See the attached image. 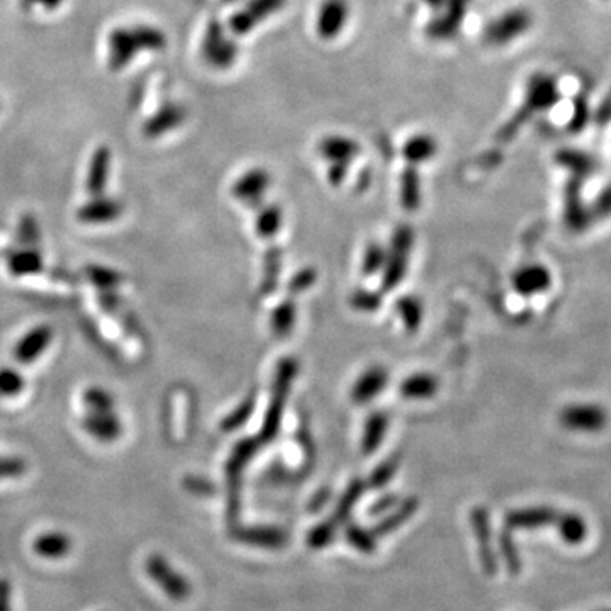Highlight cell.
Instances as JSON below:
<instances>
[{"label": "cell", "mask_w": 611, "mask_h": 611, "mask_svg": "<svg viewBox=\"0 0 611 611\" xmlns=\"http://www.w3.org/2000/svg\"><path fill=\"white\" fill-rule=\"evenodd\" d=\"M145 571L155 585L158 586L168 598L175 603H182L192 595V586L185 576L178 573L177 569L160 556L152 554L145 560Z\"/></svg>", "instance_id": "6da1fadb"}, {"label": "cell", "mask_w": 611, "mask_h": 611, "mask_svg": "<svg viewBox=\"0 0 611 611\" xmlns=\"http://www.w3.org/2000/svg\"><path fill=\"white\" fill-rule=\"evenodd\" d=\"M231 536L243 546L265 550H280L289 544V534L277 526H238L231 530Z\"/></svg>", "instance_id": "7a4b0ae2"}, {"label": "cell", "mask_w": 611, "mask_h": 611, "mask_svg": "<svg viewBox=\"0 0 611 611\" xmlns=\"http://www.w3.org/2000/svg\"><path fill=\"white\" fill-rule=\"evenodd\" d=\"M471 525L474 535L479 546V560L484 573L495 576L497 573V557L493 547V535H491V522L483 508L474 509L471 515Z\"/></svg>", "instance_id": "3957f363"}, {"label": "cell", "mask_w": 611, "mask_h": 611, "mask_svg": "<svg viewBox=\"0 0 611 611\" xmlns=\"http://www.w3.org/2000/svg\"><path fill=\"white\" fill-rule=\"evenodd\" d=\"M109 66L113 70L125 68L141 51L140 41L136 38L135 27H119L109 35Z\"/></svg>", "instance_id": "277c9868"}, {"label": "cell", "mask_w": 611, "mask_h": 611, "mask_svg": "<svg viewBox=\"0 0 611 611\" xmlns=\"http://www.w3.org/2000/svg\"><path fill=\"white\" fill-rule=\"evenodd\" d=\"M123 204L111 197H92L76 211V219L84 225H107L123 215Z\"/></svg>", "instance_id": "5b68a950"}, {"label": "cell", "mask_w": 611, "mask_h": 611, "mask_svg": "<svg viewBox=\"0 0 611 611\" xmlns=\"http://www.w3.org/2000/svg\"><path fill=\"white\" fill-rule=\"evenodd\" d=\"M53 340V330L48 325H39L36 328L27 331L25 336L15 345L14 356L21 364H31L45 354Z\"/></svg>", "instance_id": "8992f818"}, {"label": "cell", "mask_w": 611, "mask_h": 611, "mask_svg": "<svg viewBox=\"0 0 611 611\" xmlns=\"http://www.w3.org/2000/svg\"><path fill=\"white\" fill-rule=\"evenodd\" d=\"M82 428L89 433L92 438L102 444H111L115 442L121 433H123V425L119 418L113 413H87L82 418Z\"/></svg>", "instance_id": "52a82bcc"}, {"label": "cell", "mask_w": 611, "mask_h": 611, "mask_svg": "<svg viewBox=\"0 0 611 611\" xmlns=\"http://www.w3.org/2000/svg\"><path fill=\"white\" fill-rule=\"evenodd\" d=\"M111 160H113V153L107 146H99L95 152L92 153L87 182H85L90 197H101L105 191L109 172H111Z\"/></svg>", "instance_id": "ba28073f"}, {"label": "cell", "mask_w": 611, "mask_h": 611, "mask_svg": "<svg viewBox=\"0 0 611 611\" xmlns=\"http://www.w3.org/2000/svg\"><path fill=\"white\" fill-rule=\"evenodd\" d=\"M33 550L43 559H65L74 550V540L64 532H48L36 536L33 542Z\"/></svg>", "instance_id": "9c48e42d"}, {"label": "cell", "mask_w": 611, "mask_h": 611, "mask_svg": "<svg viewBox=\"0 0 611 611\" xmlns=\"http://www.w3.org/2000/svg\"><path fill=\"white\" fill-rule=\"evenodd\" d=\"M560 515L548 508H532L520 509V511H511L506 516V528L515 530V528H538L546 526L550 523L559 522Z\"/></svg>", "instance_id": "30bf717a"}, {"label": "cell", "mask_w": 611, "mask_h": 611, "mask_svg": "<svg viewBox=\"0 0 611 611\" xmlns=\"http://www.w3.org/2000/svg\"><path fill=\"white\" fill-rule=\"evenodd\" d=\"M7 270L13 277H27L43 270V255L36 248H23L7 255Z\"/></svg>", "instance_id": "8fae6325"}, {"label": "cell", "mask_w": 611, "mask_h": 611, "mask_svg": "<svg viewBox=\"0 0 611 611\" xmlns=\"http://www.w3.org/2000/svg\"><path fill=\"white\" fill-rule=\"evenodd\" d=\"M184 117V113L178 105H165L164 109H160L156 115H153L152 119H148L143 126V133L148 136V138H156L160 136L162 133H166L170 131L172 127L177 126L180 125Z\"/></svg>", "instance_id": "7c38bea8"}, {"label": "cell", "mask_w": 611, "mask_h": 611, "mask_svg": "<svg viewBox=\"0 0 611 611\" xmlns=\"http://www.w3.org/2000/svg\"><path fill=\"white\" fill-rule=\"evenodd\" d=\"M416 509H418V501L415 497L403 501L395 511H391L387 516H384L381 522L376 525L372 534L376 536H386V535L393 534L395 530H397L401 525H405L415 515Z\"/></svg>", "instance_id": "4fadbf2b"}, {"label": "cell", "mask_w": 611, "mask_h": 611, "mask_svg": "<svg viewBox=\"0 0 611 611\" xmlns=\"http://www.w3.org/2000/svg\"><path fill=\"white\" fill-rule=\"evenodd\" d=\"M559 534L567 546H579L587 536V526L577 515H560Z\"/></svg>", "instance_id": "5bb4252c"}, {"label": "cell", "mask_w": 611, "mask_h": 611, "mask_svg": "<svg viewBox=\"0 0 611 611\" xmlns=\"http://www.w3.org/2000/svg\"><path fill=\"white\" fill-rule=\"evenodd\" d=\"M84 406L87 413H113L115 411V397L105 389L92 386L84 391L82 396Z\"/></svg>", "instance_id": "9a60e30c"}, {"label": "cell", "mask_w": 611, "mask_h": 611, "mask_svg": "<svg viewBox=\"0 0 611 611\" xmlns=\"http://www.w3.org/2000/svg\"><path fill=\"white\" fill-rule=\"evenodd\" d=\"M345 538L352 547L356 548L362 554H374L376 548H377L376 535L369 530H366V528H362L360 525H356V523L346 526Z\"/></svg>", "instance_id": "2e32d148"}, {"label": "cell", "mask_w": 611, "mask_h": 611, "mask_svg": "<svg viewBox=\"0 0 611 611\" xmlns=\"http://www.w3.org/2000/svg\"><path fill=\"white\" fill-rule=\"evenodd\" d=\"M87 279L99 287L101 291H115V287L123 282V275L113 268L102 267V265H89L85 268Z\"/></svg>", "instance_id": "e0dca14e"}, {"label": "cell", "mask_w": 611, "mask_h": 611, "mask_svg": "<svg viewBox=\"0 0 611 611\" xmlns=\"http://www.w3.org/2000/svg\"><path fill=\"white\" fill-rule=\"evenodd\" d=\"M499 550L503 554V560H505L508 573L511 576H518L522 571V557H520L518 547L509 534L508 528L499 535Z\"/></svg>", "instance_id": "ac0fdd59"}, {"label": "cell", "mask_w": 611, "mask_h": 611, "mask_svg": "<svg viewBox=\"0 0 611 611\" xmlns=\"http://www.w3.org/2000/svg\"><path fill=\"white\" fill-rule=\"evenodd\" d=\"M335 535H336L335 523H318L316 526H313L309 530V534L306 536V544H307V547L313 548V550H321V548L328 547L333 544Z\"/></svg>", "instance_id": "d6986e66"}, {"label": "cell", "mask_w": 611, "mask_h": 611, "mask_svg": "<svg viewBox=\"0 0 611 611\" xmlns=\"http://www.w3.org/2000/svg\"><path fill=\"white\" fill-rule=\"evenodd\" d=\"M345 17V7L344 2H338V0H333V2H328L323 9V15H321V23H319V29L323 31V35L326 36H331L338 25H342L344 23Z\"/></svg>", "instance_id": "ffe728a7"}, {"label": "cell", "mask_w": 611, "mask_h": 611, "mask_svg": "<svg viewBox=\"0 0 611 611\" xmlns=\"http://www.w3.org/2000/svg\"><path fill=\"white\" fill-rule=\"evenodd\" d=\"M17 242L25 248H36L39 243V226L36 217L33 215H25L17 226Z\"/></svg>", "instance_id": "44dd1931"}, {"label": "cell", "mask_w": 611, "mask_h": 611, "mask_svg": "<svg viewBox=\"0 0 611 611\" xmlns=\"http://www.w3.org/2000/svg\"><path fill=\"white\" fill-rule=\"evenodd\" d=\"M362 489H364V486L360 483H354L346 491H345L344 497L340 499V503H338V506H336V509H335V522L336 523H345L346 520H348V516H350V511H352V508L356 506V501H358V497H360V495H362Z\"/></svg>", "instance_id": "7402d4cb"}, {"label": "cell", "mask_w": 611, "mask_h": 611, "mask_svg": "<svg viewBox=\"0 0 611 611\" xmlns=\"http://www.w3.org/2000/svg\"><path fill=\"white\" fill-rule=\"evenodd\" d=\"M25 389L23 376L14 369L0 370V396L14 397Z\"/></svg>", "instance_id": "603a6c76"}, {"label": "cell", "mask_w": 611, "mask_h": 611, "mask_svg": "<svg viewBox=\"0 0 611 611\" xmlns=\"http://www.w3.org/2000/svg\"><path fill=\"white\" fill-rule=\"evenodd\" d=\"M27 464L21 457H0V481L17 479L25 476Z\"/></svg>", "instance_id": "cb8c5ba5"}, {"label": "cell", "mask_w": 611, "mask_h": 611, "mask_svg": "<svg viewBox=\"0 0 611 611\" xmlns=\"http://www.w3.org/2000/svg\"><path fill=\"white\" fill-rule=\"evenodd\" d=\"M384 381H386V377H384L382 372H377V370L370 372V374H367V376L362 379V382L358 384V387H356V396H360L362 399H369V397L374 396V393H376L377 389H382Z\"/></svg>", "instance_id": "d4e9b609"}, {"label": "cell", "mask_w": 611, "mask_h": 611, "mask_svg": "<svg viewBox=\"0 0 611 611\" xmlns=\"http://www.w3.org/2000/svg\"><path fill=\"white\" fill-rule=\"evenodd\" d=\"M435 389V382L430 377L425 376H418L413 377L403 386V393L405 396H411V397H421V396H428L433 393Z\"/></svg>", "instance_id": "484cf974"}, {"label": "cell", "mask_w": 611, "mask_h": 611, "mask_svg": "<svg viewBox=\"0 0 611 611\" xmlns=\"http://www.w3.org/2000/svg\"><path fill=\"white\" fill-rule=\"evenodd\" d=\"M395 471L396 464H393V462L384 464L382 467H379L377 471L372 474V477H370V486H372V487H382L384 484L387 483V481L395 476Z\"/></svg>", "instance_id": "4316f807"}, {"label": "cell", "mask_w": 611, "mask_h": 611, "mask_svg": "<svg viewBox=\"0 0 611 611\" xmlns=\"http://www.w3.org/2000/svg\"><path fill=\"white\" fill-rule=\"evenodd\" d=\"M184 486L187 491H191L194 495H201V496H207V495H213V484L204 481V479H197V477H187L184 481Z\"/></svg>", "instance_id": "83f0119b"}, {"label": "cell", "mask_w": 611, "mask_h": 611, "mask_svg": "<svg viewBox=\"0 0 611 611\" xmlns=\"http://www.w3.org/2000/svg\"><path fill=\"white\" fill-rule=\"evenodd\" d=\"M0 611H13V586L9 579H0Z\"/></svg>", "instance_id": "f1b7e54d"}, {"label": "cell", "mask_w": 611, "mask_h": 611, "mask_svg": "<svg viewBox=\"0 0 611 611\" xmlns=\"http://www.w3.org/2000/svg\"><path fill=\"white\" fill-rule=\"evenodd\" d=\"M432 153V143L428 140L413 141L409 150H407V156L413 160H421L426 158Z\"/></svg>", "instance_id": "f546056e"}, {"label": "cell", "mask_w": 611, "mask_h": 611, "mask_svg": "<svg viewBox=\"0 0 611 611\" xmlns=\"http://www.w3.org/2000/svg\"><path fill=\"white\" fill-rule=\"evenodd\" d=\"M99 305H101L104 311H109V313H115L119 307V297L115 291H101L99 293Z\"/></svg>", "instance_id": "4dcf8cb0"}, {"label": "cell", "mask_w": 611, "mask_h": 611, "mask_svg": "<svg viewBox=\"0 0 611 611\" xmlns=\"http://www.w3.org/2000/svg\"><path fill=\"white\" fill-rule=\"evenodd\" d=\"M396 503H397V497L396 496L382 497L381 501H377V503L370 508V515H372V516H384L386 513H389L391 509L395 508Z\"/></svg>", "instance_id": "1f68e13d"}, {"label": "cell", "mask_w": 611, "mask_h": 611, "mask_svg": "<svg viewBox=\"0 0 611 611\" xmlns=\"http://www.w3.org/2000/svg\"><path fill=\"white\" fill-rule=\"evenodd\" d=\"M64 0H21V5L25 9H33L36 5H41L45 7L46 11H53V9H58L62 5Z\"/></svg>", "instance_id": "d6a6232c"}, {"label": "cell", "mask_w": 611, "mask_h": 611, "mask_svg": "<svg viewBox=\"0 0 611 611\" xmlns=\"http://www.w3.org/2000/svg\"><path fill=\"white\" fill-rule=\"evenodd\" d=\"M328 499V493H323L321 496L315 497V501H313V505H311V508L315 509V511H318L323 505H325V501Z\"/></svg>", "instance_id": "836d02e7"}]
</instances>
